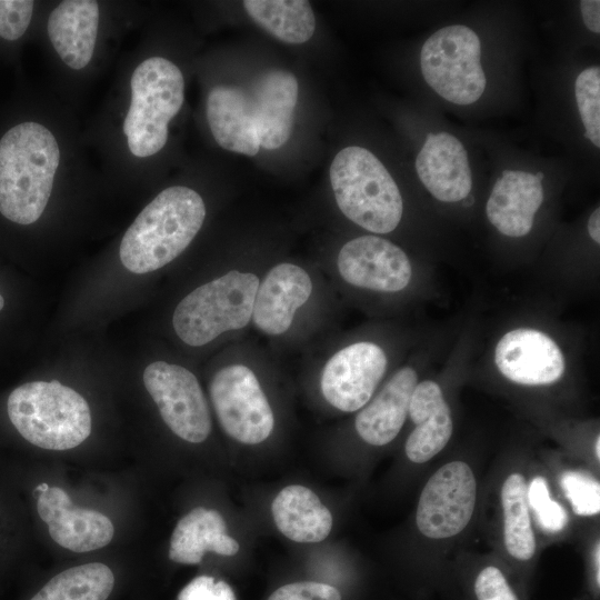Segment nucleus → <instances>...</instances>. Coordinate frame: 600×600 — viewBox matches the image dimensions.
Listing matches in <instances>:
<instances>
[{
  "mask_svg": "<svg viewBox=\"0 0 600 600\" xmlns=\"http://www.w3.org/2000/svg\"><path fill=\"white\" fill-rule=\"evenodd\" d=\"M60 161L58 142L44 126L22 122L0 140V212L19 224H31L50 198Z\"/></svg>",
  "mask_w": 600,
  "mask_h": 600,
  "instance_id": "1",
  "label": "nucleus"
},
{
  "mask_svg": "<svg viewBox=\"0 0 600 600\" xmlns=\"http://www.w3.org/2000/svg\"><path fill=\"white\" fill-rule=\"evenodd\" d=\"M204 218L198 192L182 186L164 189L126 231L119 249L122 264L138 274L162 268L186 250Z\"/></svg>",
  "mask_w": 600,
  "mask_h": 600,
  "instance_id": "2",
  "label": "nucleus"
},
{
  "mask_svg": "<svg viewBox=\"0 0 600 600\" xmlns=\"http://www.w3.org/2000/svg\"><path fill=\"white\" fill-rule=\"evenodd\" d=\"M9 419L30 443L46 450H69L91 433L86 399L57 380L31 381L16 388L7 402Z\"/></svg>",
  "mask_w": 600,
  "mask_h": 600,
  "instance_id": "3",
  "label": "nucleus"
},
{
  "mask_svg": "<svg viewBox=\"0 0 600 600\" xmlns=\"http://www.w3.org/2000/svg\"><path fill=\"white\" fill-rule=\"evenodd\" d=\"M330 182L341 212L374 233L394 230L403 202L397 183L382 162L368 149L350 146L340 150L330 166Z\"/></svg>",
  "mask_w": 600,
  "mask_h": 600,
  "instance_id": "4",
  "label": "nucleus"
},
{
  "mask_svg": "<svg viewBox=\"0 0 600 600\" xmlns=\"http://www.w3.org/2000/svg\"><path fill=\"white\" fill-rule=\"evenodd\" d=\"M130 87L123 133L133 156L149 157L164 147L168 124L183 103V76L170 60L151 57L134 69Z\"/></svg>",
  "mask_w": 600,
  "mask_h": 600,
  "instance_id": "5",
  "label": "nucleus"
},
{
  "mask_svg": "<svg viewBox=\"0 0 600 600\" xmlns=\"http://www.w3.org/2000/svg\"><path fill=\"white\" fill-rule=\"evenodd\" d=\"M259 279L251 272L230 271L186 296L172 324L187 344L200 347L223 332L246 327L253 310Z\"/></svg>",
  "mask_w": 600,
  "mask_h": 600,
  "instance_id": "6",
  "label": "nucleus"
},
{
  "mask_svg": "<svg viewBox=\"0 0 600 600\" xmlns=\"http://www.w3.org/2000/svg\"><path fill=\"white\" fill-rule=\"evenodd\" d=\"M477 33L462 24L448 26L432 33L420 52L426 82L443 99L460 106L482 96L487 79L480 62Z\"/></svg>",
  "mask_w": 600,
  "mask_h": 600,
  "instance_id": "7",
  "label": "nucleus"
},
{
  "mask_svg": "<svg viewBox=\"0 0 600 600\" xmlns=\"http://www.w3.org/2000/svg\"><path fill=\"white\" fill-rule=\"evenodd\" d=\"M209 391L220 426L229 437L241 443L257 444L270 436L273 412L248 367L231 364L220 369Z\"/></svg>",
  "mask_w": 600,
  "mask_h": 600,
  "instance_id": "8",
  "label": "nucleus"
},
{
  "mask_svg": "<svg viewBox=\"0 0 600 600\" xmlns=\"http://www.w3.org/2000/svg\"><path fill=\"white\" fill-rule=\"evenodd\" d=\"M477 480L464 461L441 466L424 484L417 506L416 523L429 539H449L469 524L477 502Z\"/></svg>",
  "mask_w": 600,
  "mask_h": 600,
  "instance_id": "9",
  "label": "nucleus"
},
{
  "mask_svg": "<svg viewBox=\"0 0 600 600\" xmlns=\"http://www.w3.org/2000/svg\"><path fill=\"white\" fill-rule=\"evenodd\" d=\"M143 383L162 420L174 434L191 443L208 438L210 412L192 372L178 364L154 361L144 369Z\"/></svg>",
  "mask_w": 600,
  "mask_h": 600,
  "instance_id": "10",
  "label": "nucleus"
},
{
  "mask_svg": "<svg viewBox=\"0 0 600 600\" xmlns=\"http://www.w3.org/2000/svg\"><path fill=\"white\" fill-rule=\"evenodd\" d=\"M243 117L260 148L282 147L291 136L298 100V81L284 70H270L249 87H240Z\"/></svg>",
  "mask_w": 600,
  "mask_h": 600,
  "instance_id": "11",
  "label": "nucleus"
},
{
  "mask_svg": "<svg viewBox=\"0 0 600 600\" xmlns=\"http://www.w3.org/2000/svg\"><path fill=\"white\" fill-rule=\"evenodd\" d=\"M387 357L372 342H357L334 353L321 376V391L334 408L353 412L363 408L384 374Z\"/></svg>",
  "mask_w": 600,
  "mask_h": 600,
  "instance_id": "12",
  "label": "nucleus"
},
{
  "mask_svg": "<svg viewBox=\"0 0 600 600\" xmlns=\"http://www.w3.org/2000/svg\"><path fill=\"white\" fill-rule=\"evenodd\" d=\"M338 270L348 283L382 292H397L411 279L407 254L392 242L362 236L347 242L338 256Z\"/></svg>",
  "mask_w": 600,
  "mask_h": 600,
  "instance_id": "13",
  "label": "nucleus"
},
{
  "mask_svg": "<svg viewBox=\"0 0 600 600\" xmlns=\"http://www.w3.org/2000/svg\"><path fill=\"white\" fill-rule=\"evenodd\" d=\"M40 519L47 523L51 539L73 552H88L109 544L114 534L112 521L103 513L73 507L68 493L59 487L41 490L37 499Z\"/></svg>",
  "mask_w": 600,
  "mask_h": 600,
  "instance_id": "14",
  "label": "nucleus"
},
{
  "mask_svg": "<svg viewBox=\"0 0 600 600\" xmlns=\"http://www.w3.org/2000/svg\"><path fill=\"white\" fill-rule=\"evenodd\" d=\"M494 361L509 380L526 386L558 381L564 371V359L557 343L534 329H516L506 333L496 347Z\"/></svg>",
  "mask_w": 600,
  "mask_h": 600,
  "instance_id": "15",
  "label": "nucleus"
},
{
  "mask_svg": "<svg viewBox=\"0 0 600 600\" xmlns=\"http://www.w3.org/2000/svg\"><path fill=\"white\" fill-rule=\"evenodd\" d=\"M416 170L427 190L438 200L457 202L472 188L467 150L448 133H428L416 159Z\"/></svg>",
  "mask_w": 600,
  "mask_h": 600,
  "instance_id": "16",
  "label": "nucleus"
},
{
  "mask_svg": "<svg viewBox=\"0 0 600 600\" xmlns=\"http://www.w3.org/2000/svg\"><path fill=\"white\" fill-rule=\"evenodd\" d=\"M311 291V279L302 268L292 263L273 267L257 290L252 310L254 324L268 334L284 333Z\"/></svg>",
  "mask_w": 600,
  "mask_h": 600,
  "instance_id": "17",
  "label": "nucleus"
},
{
  "mask_svg": "<svg viewBox=\"0 0 600 600\" xmlns=\"http://www.w3.org/2000/svg\"><path fill=\"white\" fill-rule=\"evenodd\" d=\"M542 181L524 171L504 170L487 201L489 221L504 236L523 237L543 201Z\"/></svg>",
  "mask_w": 600,
  "mask_h": 600,
  "instance_id": "18",
  "label": "nucleus"
},
{
  "mask_svg": "<svg viewBox=\"0 0 600 600\" xmlns=\"http://www.w3.org/2000/svg\"><path fill=\"white\" fill-rule=\"evenodd\" d=\"M408 414L416 427L407 439L406 454L414 463L427 462L447 446L453 431L451 410L440 386L431 380L418 383Z\"/></svg>",
  "mask_w": 600,
  "mask_h": 600,
  "instance_id": "19",
  "label": "nucleus"
},
{
  "mask_svg": "<svg viewBox=\"0 0 600 600\" xmlns=\"http://www.w3.org/2000/svg\"><path fill=\"white\" fill-rule=\"evenodd\" d=\"M99 27V4L92 0H66L50 13L48 36L62 61L82 69L91 60Z\"/></svg>",
  "mask_w": 600,
  "mask_h": 600,
  "instance_id": "20",
  "label": "nucleus"
},
{
  "mask_svg": "<svg viewBox=\"0 0 600 600\" xmlns=\"http://www.w3.org/2000/svg\"><path fill=\"white\" fill-rule=\"evenodd\" d=\"M417 384L418 376L412 368H403L392 376L356 418V430L363 441L372 446H384L398 436Z\"/></svg>",
  "mask_w": 600,
  "mask_h": 600,
  "instance_id": "21",
  "label": "nucleus"
},
{
  "mask_svg": "<svg viewBox=\"0 0 600 600\" xmlns=\"http://www.w3.org/2000/svg\"><path fill=\"white\" fill-rule=\"evenodd\" d=\"M226 531V521L219 511L197 507L178 521L170 539L169 559L197 564L207 551L234 556L239 543Z\"/></svg>",
  "mask_w": 600,
  "mask_h": 600,
  "instance_id": "22",
  "label": "nucleus"
},
{
  "mask_svg": "<svg viewBox=\"0 0 600 600\" xmlns=\"http://www.w3.org/2000/svg\"><path fill=\"white\" fill-rule=\"evenodd\" d=\"M271 511L278 530L294 542H320L332 528L330 510L312 490L300 484L284 487L273 499Z\"/></svg>",
  "mask_w": 600,
  "mask_h": 600,
  "instance_id": "23",
  "label": "nucleus"
},
{
  "mask_svg": "<svg viewBox=\"0 0 600 600\" xmlns=\"http://www.w3.org/2000/svg\"><path fill=\"white\" fill-rule=\"evenodd\" d=\"M207 119L221 148L250 157L259 152L258 137L242 113L240 87H214L207 98Z\"/></svg>",
  "mask_w": 600,
  "mask_h": 600,
  "instance_id": "24",
  "label": "nucleus"
},
{
  "mask_svg": "<svg viewBox=\"0 0 600 600\" xmlns=\"http://www.w3.org/2000/svg\"><path fill=\"white\" fill-rule=\"evenodd\" d=\"M249 17L274 38L286 43L308 41L316 30L312 8L304 0H247Z\"/></svg>",
  "mask_w": 600,
  "mask_h": 600,
  "instance_id": "25",
  "label": "nucleus"
},
{
  "mask_svg": "<svg viewBox=\"0 0 600 600\" xmlns=\"http://www.w3.org/2000/svg\"><path fill=\"white\" fill-rule=\"evenodd\" d=\"M500 497L506 550L517 560H529L533 557L537 546L523 474L510 473L502 483Z\"/></svg>",
  "mask_w": 600,
  "mask_h": 600,
  "instance_id": "26",
  "label": "nucleus"
},
{
  "mask_svg": "<svg viewBox=\"0 0 600 600\" xmlns=\"http://www.w3.org/2000/svg\"><path fill=\"white\" fill-rule=\"evenodd\" d=\"M113 586L111 569L90 562L56 574L30 600H107Z\"/></svg>",
  "mask_w": 600,
  "mask_h": 600,
  "instance_id": "27",
  "label": "nucleus"
},
{
  "mask_svg": "<svg viewBox=\"0 0 600 600\" xmlns=\"http://www.w3.org/2000/svg\"><path fill=\"white\" fill-rule=\"evenodd\" d=\"M574 96L579 114L586 129L584 137L600 147V68L593 66L582 70L574 83Z\"/></svg>",
  "mask_w": 600,
  "mask_h": 600,
  "instance_id": "28",
  "label": "nucleus"
},
{
  "mask_svg": "<svg viewBox=\"0 0 600 600\" xmlns=\"http://www.w3.org/2000/svg\"><path fill=\"white\" fill-rule=\"evenodd\" d=\"M527 500L540 528L547 533H558L568 524L564 508L550 497L546 479L537 476L527 484Z\"/></svg>",
  "mask_w": 600,
  "mask_h": 600,
  "instance_id": "29",
  "label": "nucleus"
},
{
  "mask_svg": "<svg viewBox=\"0 0 600 600\" xmlns=\"http://www.w3.org/2000/svg\"><path fill=\"white\" fill-rule=\"evenodd\" d=\"M560 484L576 514L590 517L600 512L599 481L580 471H566Z\"/></svg>",
  "mask_w": 600,
  "mask_h": 600,
  "instance_id": "30",
  "label": "nucleus"
},
{
  "mask_svg": "<svg viewBox=\"0 0 600 600\" xmlns=\"http://www.w3.org/2000/svg\"><path fill=\"white\" fill-rule=\"evenodd\" d=\"M33 4L30 0H0V37L19 39L29 27Z\"/></svg>",
  "mask_w": 600,
  "mask_h": 600,
  "instance_id": "31",
  "label": "nucleus"
},
{
  "mask_svg": "<svg viewBox=\"0 0 600 600\" xmlns=\"http://www.w3.org/2000/svg\"><path fill=\"white\" fill-rule=\"evenodd\" d=\"M268 600H341V594L327 583L299 581L278 588Z\"/></svg>",
  "mask_w": 600,
  "mask_h": 600,
  "instance_id": "32",
  "label": "nucleus"
},
{
  "mask_svg": "<svg viewBox=\"0 0 600 600\" xmlns=\"http://www.w3.org/2000/svg\"><path fill=\"white\" fill-rule=\"evenodd\" d=\"M478 600H518L500 569L486 567L474 582Z\"/></svg>",
  "mask_w": 600,
  "mask_h": 600,
  "instance_id": "33",
  "label": "nucleus"
},
{
  "mask_svg": "<svg viewBox=\"0 0 600 600\" xmlns=\"http://www.w3.org/2000/svg\"><path fill=\"white\" fill-rule=\"evenodd\" d=\"M178 600H237L232 588L226 581H214L213 577L199 576L178 594Z\"/></svg>",
  "mask_w": 600,
  "mask_h": 600,
  "instance_id": "34",
  "label": "nucleus"
},
{
  "mask_svg": "<svg viewBox=\"0 0 600 600\" xmlns=\"http://www.w3.org/2000/svg\"><path fill=\"white\" fill-rule=\"evenodd\" d=\"M586 27L596 33L600 32V1L582 0L579 2Z\"/></svg>",
  "mask_w": 600,
  "mask_h": 600,
  "instance_id": "35",
  "label": "nucleus"
},
{
  "mask_svg": "<svg viewBox=\"0 0 600 600\" xmlns=\"http://www.w3.org/2000/svg\"><path fill=\"white\" fill-rule=\"evenodd\" d=\"M588 231L590 237L597 242H600V209L597 208L590 216L588 221Z\"/></svg>",
  "mask_w": 600,
  "mask_h": 600,
  "instance_id": "36",
  "label": "nucleus"
},
{
  "mask_svg": "<svg viewBox=\"0 0 600 600\" xmlns=\"http://www.w3.org/2000/svg\"><path fill=\"white\" fill-rule=\"evenodd\" d=\"M593 561H594V569L597 571V583L600 584V543L597 542V546L593 551Z\"/></svg>",
  "mask_w": 600,
  "mask_h": 600,
  "instance_id": "37",
  "label": "nucleus"
},
{
  "mask_svg": "<svg viewBox=\"0 0 600 600\" xmlns=\"http://www.w3.org/2000/svg\"><path fill=\"white\" fill-rule=\"evenodd\" d=\"M600 437L598 436L597 439H596V442H594V453L597 456V459L599 460L600 459Z\"/></svg>",
  "mask_w": 600,
  "mask_h": 600,
  "instance_id": "38",
  "label": "nucleus"
},
{
  "mask_svg": "<svg viewBox=\"0 0 600 600\" xmlns=\"http://www.w3.org/2000/svg\"><path fill=\"white\" fill-rule=\"evenodd\" d=\"M536 178L539 179L540 181H542L543 179V173L541 171L537 172L536 174Z\"/></svg>",
  "mask_w": 600,
  "mask_h": 600,
  "instance_id": "39",
  "label": "nucleus"
},
{
  "mask_svg": "<svg viewBox=\"0 0 600 600\" xmlns=\"http://www.w3.org/2000/svg\"><path fill=\"white\" fill-rule=\"evenodd\" d=\"M3 306H4V299L0 293V311L2 310Z\"/></svg>",
  "mask_w": 600,
  "mask_h": 600,
  "instance_id": "40",
  "label": "nucleus"
}]
</instances>
